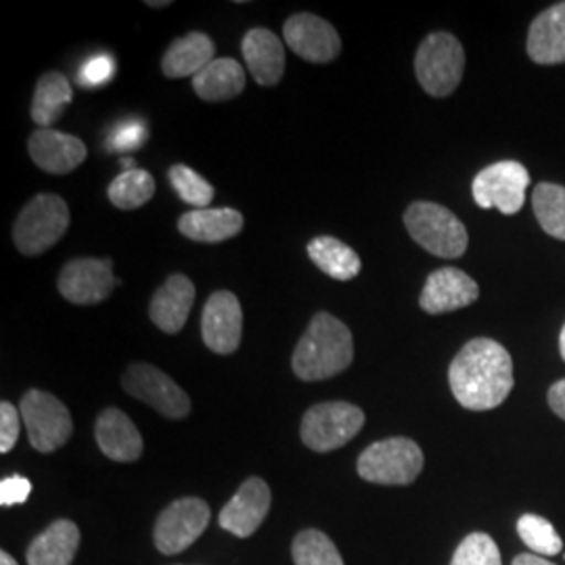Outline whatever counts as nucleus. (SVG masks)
Here are the masks:
<instances>
[{
	"mask_svg": "<svg viewBox=\"0 0 565 565\" xmlns=\"http://www.w3.org/2000/svg\"><path fill=\"white\" fill-rule=\"evenodd\" d=\"M548 406L553 408V413L557 417H562L565 422V380L551 385V390H548Z\"/></svg>",
	"mask_w": 565,
	"mask_h": 565,
	"instance_id": "38",
	"label": "nucleus"
},
{
	"mask_svg": "<svg viewBox=\"0 0 565 565\" xmlns=\"http://www.w3.org/2000/svg\"><path fill=\"white\" fill-rule=\"evenodd\" d=\"M20 408L2 401L0 403V452H11L20 438Z\"/></svg>",
	"mask_w": 565,
	"mask_h": 565,
	"instance_id": "36",
	"label": "nucleus"
},
{
	"mask_svg": "<svg viewBox=\"0 0 565 565\" xmlns=\"http://www.w3.org/2000/svg\"><path fill=\"white\" fill-rule=\"evenodd\" d=\"M32 162L49 174H70L86 160V145L72 135L53 128H39L28 142Z\"/></svg>",
	"mask_w": 565,
	"mask_h": 565,
	"instance_id": "17",
	"label": "nucleus"
},
{
	"mask_svg": "<svg viewBox=\"0 0 565 565\" xmlns=\"http://www.w3.org/2000/svg\"><path fill=\"white\" fill-rule=\"evenodd\" d=\"M354 361V340L345 324L329 312H317L296 345L291 369L302 382H323Z\"/></svg>",
	"mask_w": 565,
	"mask_h": 565,
	"instance_id": "2",
	"label": "nucleus"
},
{
	"mask_svg": "<svg viewBox=\"0 0 565 565\" xmlns=\"http://www.w3.org/2000/svg\"><path fill=\"white\" fill-rule=\"evenodd\" d=\"M364 425V413L356 404L321 403L310 406L303 415L300 436L315 452H331L348 445Z\"/></svg>",
	"mask_w": 565,
	"mask_h": 565,
	"instance_id": "7",
	"label": "nucleus"
},
{
	"mask_svg": "<svg viewBox=\"0 0 565 565\" xmlns=\"http://www.w3.org/2000/svg\"><path fill=\"white\" fill-rule=\"evenodd\" d=\"M109 258H78L65 264L57 279L60 294L67 302L93 306L111 296L118 279L114 277Z\"/></svg>",
	"mask_w": 565,
	"mask_h": 565,
	"instance_id": "12",
	"label": "nucleus"
},
{
	"mask_svg": "<svg viewBox=\"0 0 565 565\" xmlns=\"http://www.w3.org/2000/svg\"><path fill=\"white\" fill-rule=\"evenodd\" d=\"M30 492H32L30 480H25V478H21V476L4 478V480L0 482V505H21V503L28 501Z\"/></svg>",
	"mask_w": 565,
	"mask_h": 565,
	"instance_id": "37",
	"label": "nucleus"
},
{
	"mask_svg": "<svg viewBox=\"0 0 565 565\" xmlns=\"http://www.w3.org/2000/svg\"><path fill=\"white\" fill-rule=\"evenodd\" d=\"M121 166H124V172H128V170H137V168H135V160H130V158H124V160H121Z\"/></svg>",
	"mask_w": 565,
	"mask_h": 565,
	"instance_id": "42",
	"label": "nucleus"
},
{
	"mask_svg": "<svg viewBox=\"0 0 565 565\" xmlns=\"http://www.w3.org/2000/svg\"><path fill=\"white\" fill-rule=\"evenodd\" d=\"M95 438L103 455L116 463L141 459L142 436L132 419L120 408H105L95 424Z\"/></svg>",
	"mask_w": 565,
	"mask_h": 565,
	"instance_id": "18",
	"label": "nucleus"
},
{
	"mask_svg": "<svg viewBox=\"0 0 565 565\" xmlns=\"http://www.w3.org/2000/svg\"><path fill=\"white\" fill-rule=\"evenodd\" d=\"M156 193V181L147 170H128L116 177L107 189V198L118 210H137Z\"/></svg>",
	"mask_w": 565,
	"mask_h": 565,
	"instance_id": "29",
	"label": "nucleus"
},
{
	"mask_svg": "<svg viewBox=\"0 0 565 565\" xmlns=\"http://www.w3.org/2000/svg\"><path fill=\"white\" fill-rule=\"evenodd\" d=\"M448 384L467 411H492L505 403L515 384L511 354L494 340H471L450 363Z\"/></svg>",
	"mask_w": 565,
	"mask_h": 565,
	"instance_id": "1",
	"label": "nucleus"
},
{
	"mask_svg": "<svg viewBox=\"0 0 565 565\" xmlns=\"http://www.w3.org/2000/svg\"><path fill=\"white\" fill-rule=\"evenodd\" d=\"M20 413L30 445L39 452H55L65 445L74 431L67 406L49 392L28 390L21 396Z\"/></svg>",
	"mask_w": 565,
	"mask_h": 565,
	"instance_id": "8",
	"label": "nucleus"
},
{
	"mask_svg": "<svg viewBox=\"0 0 565 565\" xmlns=\"http://www.w3.org/2000/svg\"><path fill=\"white\" fill-rule=\"evenodd\" d=\"M559 352H562V359L565 361V324L562 329V335H559Z\"/></svg>",
	"mask_w": 565,
	"mask_h": 565,
	"instance_id": "43",
	"label": "nucleus"
},
{
	"mask_svg": "<svg viewBox=\"0 0 565 565\" xmlns=\"http://www.w3.org/2000/svg\"><path fill=\"white\" fill-rule=\"evenodd\" d=\"M147 141V128L142 121H126L120 124L107 139L109 151L116 153H128L139 149Z\"/></svg>",
	"mask_w": 565,
	"mask_h": 565,
	"instance_id": "34",
	"label": "nucleus"
},
{
	"mask_svg": "<svg viewBox=\"0 0 565 565\" xmlns=\"http://www.w3.org/2000/svg\"><path fill=\"white\" fill-rule=\"evenodd\" d=\"M195 302V285L186 275H170L162 287L153 294L149 303V317L163 333H181L191 308Z\"/></svg>",
	"mask_w": 565,
	"mask_h": 565,
	"instance_id": "19",
	"label": "nucleus"
},
{
	"mask_svg": "<svg viewBox=\"0 0 565 565\" xmlns=\"http://www.w3.org/2000/svg\"><path fill=\"white\" fill-rule=\"evenodd\" d=\"M121 385L130 396L149 404L168 419H184L191 413L186 392L153 364H130L121 375Z\"/></svg>",
	"mask_w": 565,
	"mask_h": 565,
	"instance_id": "10",
	"label": "nucleus"
},
{
	"mask_svg": "<svg viewBox=\"0 0 565 565\" xmlns=\"http://www.w3.org/2000/svg\"><path fill=\"white\" fill-rule=\"evenodd\" d=\"M530 186V172L524 163L497 162L478 172L471 191L473 202L484 210H499L505 216L518 214L525 203V191Z\"/></svg>",
	"mask_w": 565,
	"mask_h": 565,
	"instance_id": "9",
	"label": "nucleus"
},
{
	"mask_svg": "<svg viewBox=\"0 0 565 565\" xmlns=\"http://www.w3.org/2000/svg\"><path fill=\"white\" fill-rule=\"evenodd\" d=\"M525 49L539 65L565 63V2L548 7L532 21Z\"/></svg>",
	"mask_w": 565,
	"mask_h": 565,
	"instance_id": "21",
	"label": "nucleus"
},
{
	"mask_svg": "<svg viewBox=\"0 0 565 565\" xmlns=\"http://www.w3.org/2000/svg\"><path fill=\"white\" fill-rule=\"evenodd\" d=\"M296 565H343L342 555L333 541L321 530H303L291 546Z\"/></svg>",
	"mask_w": 565,
	"mask_h": 565,
	"instance_id": "30",
	"label": "nucleus"
},
{
	"mask_svg": "<svg viewBox=\"0 0 565 565\" xmlns=\"http://www.w3.org/2000/svg\"><path fill=\"white\" fill-rule=\"evenodd\" d=\"M450 565H503L501 551L490 534L473 532L457 546Z\"/></svg>",
	"mask_w": 565,
	"mask_h": 565,
	"instance_id": "33",
	"label": "nucleus"
},
{
	"mask_svg": "<svg viewBox=\"0 0 565 565\" xmlns=\"http://www.w3.org/2000/svg\"><path fill=\"white\" fill-rule=\"evenodd\" d=\"M463 44L448 32L425 36L415 55V74L427 95L450 97L463 81Z\"/></svg>",
	"mask_w": 565,
	"mask_h": 565,
	"instance_id": "4",
	"label": "nucleus"
},
{
	"mask_svg": "<svg viewBox=\"0 0 565 565\" xmlns=\"http://www.w3.org/2000/svg\"><path fill=\"white\" fill-rule=\"evenodd\" d=\"M534 216L546 235L565 242V186L555 182H541L532 195Z\"/></svg>",
	"mask_w": 565,
	"mask_h": 565,
	"instance_id": "28",
	"label": "nucleus"
},
{
	"mask_svg": "<svg viewBox=\"0 0 565 565\" xmlns=\"http://www.w3.org/2000/svg\"><path fill=\"white\" fill-rule=\"evenodd\" d=\"M179 231L198 243H223L243 231V214L233 207L191 210L179 218Z\"/></svg>",
	"mask_w": 565,
	"mask_h": 565,
	"instance_id": "22",
	"label": "nucleus"
},
{
	"mask_svg": "<svg viewBox=\"0 0 565 565\" xmlns=\"http://www.w3.org/2000/svg\"><path fill=\"white\" fill-rule=\"evenodd\" d=\"M72 84L60 74V72H49L39 78L34 99H32V120L36 121L41 128H51L55 121L63 116V107L72 102Z\"/></svg>",
	"mask_w": 565,
	"mask_h": 565,
	"instance_id": "27",
	"label": "nucleus"
},
{
	"mask_svg": "<svg viewBox=\"0 0 565 565\" xmlns=\"http://www.w3.org/2000/svg\"><path fill=\"white\" fill-rule=\"evenodd\" d=\"M168 179L172 182V186L179 193L182 202L189 203L198 210L210 207V203L214 200V186L189 166H182V163L172 166L168 172Z\"/></svg>",
	"mask_w": 565,
	"mask_h": 565,
	"instance_id": "32",
	"label": "nucleus"
},
{
	"mask_svg": "<svg viewBox=\"0 0 565 565\" xmlns=\"http://www.w3.org/2000/svg\"><path fill=\"white\" fill-rule=\"evenodd\" d=\"M270 488L260 478H249L243 482L237 494L224 505L218 522L226 532L247 539L252 536L268 515Z\"/></svg>",
	"mask_w": 565,
	"mask_h": 565,
	"instance_id": "16",
	"label": "nucleus"
},
{
	"mask_svg": "<svg viewBox=\"0 0 565 565\" xmlns=\"http://www.w3.org/2000/svg\"><path fill=\"white\" fill-rule=\"evenodd\" d=\"M203 343L216 354H233L243 335L242 303L233 291H216L205 302L202 315Z\"/></svg>",
	"mask_w": 565,
	"mask_h": 565,
	"instance_id": "14",
	"label": "nucleus"
},
{
	"mask_svg": "<svg viewBox=\"0 0 565 565\" xmlns=\"http://www.w3.org/2000/svg\"><path fill=\"white\" fill-rule=\"evenodd\" d=\"M310 260L323 270L327 277L335 281H352L361 275L363 263L361 256L345 243L335 237H315L306 247Z\"/></svg>",
	"mask_w": 565,
	"mask_h": 565,
	"instance_id": "26",
	"label": "nucleus"
},
{
	"mask_svg": "<svg viewBox=\"0 0 565 565\" xmlns=\"http://www.w3.org/2000/svg\"><path fill=\"white\" fill-rule=\"evenodd\" d=\"M243 60L260 86L279 84L285 74L282 42L266 28L249 30L242 42Z\"/></svg>",
	"mask_w": 565,
	"mask_h": 565,
	"instance_id": "20",
	"label": "nucleus"
},
{
	"mask_svg": "<svg viewBox=\"0 0 565 565\" xmlns=\"http://www.w3.org/2000/svg\"><path fill=\"white\" fill-rule=\"evenodd\" d=\"M424 450L408 438H387L369 446L359 457V476L382 486L413 484L424 469Z\"/></svg>",
	"mask_w": 565,
	"mask_h": 565,
	"instance_id": "6",
	"label": "nucleus"
},
{
	"mask_svg": "<svg viewBox=\"0 0 565 565\" xmlns=\"http://www.w3.org/2000/svg\"><path fill=\"white\" fill-rule=\"evenodd\" d=\"M518 534L524 541L525 546H530L539 555H559L564 551V541L559 539L557 530L553 524L534 513H525L518 520Z\"/></svg>",
	"mask_w": 565,
	"mask_h": 565,
	"instance_id": "31",
	"label": "nucleus"
},
{
	"mask_svg": "<svg viewBox=\"0 0 565 565\" xmlns=\"http://www.w3.org/2000/svg\"><path fill=\"white\" fill-rule=\"evenodd\" d=\"M0 565H20V564H18V562H15V559H13V557H11V555H9V553H7V551H2V553H0Z\"/></svg>",
	"mask_w": 565,
	"mask_h": 565,
	"instance_id": "40",
	"label": "nucleus"
},
{
	"mask_svg": "<svg viewBox=\"0 0 565 565\" xmlns=\"http://www.w3.org/2000/svg\"><path fill=\"white\" fill-rule=\"evenodd\" d=\"M245 88L242 63L231 57L214 60L193 78V90L207 103L228 102L239 97Z\"/></svg>",
	"mask_w": 565,
	"mask_h": 565,
	"instance_id": "25",
	"label": "nucleus"
},
{
	"mask_svg": "<svg viewBox=\"0 0 565 565\" xmlns=\"http://www.w3.org/2000/svg\"><path fill=\"white\" fill-rule=\"evenodd\" d=\"M480 298V287L467 273L445 266L431 273L419 296V306L427 315H446L461 310Z\"/></svg>",
	"mask_w": 565,
	"mask_h": 565,
	"instance_id": "15",
	"label": "nucleus"
},
{
	"mask_svg": "<svg viewBox=\"0 0 565 565\" xmlns=\"http://www.w3.org/2000/svg\"><path fill=\"white\" fill-rule=\"evenodd\" d=\"M210 507L198 497H184L166 507L153 530V541L163 555H177L193 545L210 524Z\"/></svg>",
	"mask_w": 565,
	"mask_h": 565,
	"instance_id": "11",
	"label": "nucleus"
},
{
	"mask_svg": "<svg viewBox=\"0 0 565 565\" xmlns=\"http://www.w3.org/2000/svg\"><path fill=\"white\" fill-rule=\"evenodd\" d=\"M511 565H555L551 564V562H546L543 557H539V555H530V553H522V555H518L515 559H513V564Z\"/></svg>",
	"mask_w": 565,
	"mask_h": 565,
	"instance_id": "39",
	"label": "nucleus"
},
{
	"mask_svg": "<svg viewBox=\"0 0 565 565\" xmlns=\"http://www.w3.org/2000/svg\"><path fill=\"white\" fill-rule=\"evenodd\" d=\"M216 46L203 32H191L172 42L163 53L162 72L166 78H189L198 76L203 67L216 60Z\"/></svg>",
	"mask_w": 565,
	"mask_h": 565,
	"instance_id": "24",
	"label": "nucleus"
},
{
	"mask_svg": "<svg viewBox=\"0 0 565 565\" xmlns=\"http://www.w3.org/2000/svg\"><path fill=\"white\" fill-rule=\"evenodd\" d=\"M70 226V207L53 193H41L23 210L13 226V242L23 256H41L60 243Z\"/></svg>",
	"mask_w": 565,
	"mask_h": 565,
	"instance_id": "5",
	"label": "nucleus"
},
{
	"mask_svg": "<svg viewBox=\"0 0 565 565\" xmlns=\"http://www.w3.org/2000/svg\"><path fill=\"white\" fill-rule=\"evenodd\" d=\"M282 36L298 57L310 63H331L342 53L338 30L312 13L291 15L282 25Z\"/></svg>",
	"mask_w": 565,
	"mask_h": 565,
	"instance_id": "13",
	"label": "nucleus"
},
{
	"mask_svg": "<svg viewBox=\"0 0 565 565\" xmlns=\"http://www.w3.org/2000/svg\"><path fill=\"white\" fill-rule=\"evenodd\" d=\"M145 4H147V7H156V9H163V7H170L172 2H170V0H162V2H153V0H147Z\"/></svg>",
	"mask_w": 565,
	"mask_h": 565,
	"instance_id": "41",
	"label": "nucleus"
},
{
	"mask_svg": "<svg viewBox=\"0 0 565 565\" xmlns=\"http://www.w3.org/2000/svg\"><path fill=\"white\" fill-rule=\"evenodd\" d=\"M114 72H116L114 60L107 57V55H97V57H90L82 65L78 82L84 88H97L105 82L111 81Z\"/></svg>",
	"mask_w": 565,
	"mask_h": 565,
	"instance_id": "35",
	"label": "nucleus"
},
{
	"mask_svg": "<svg viewBox=\"0 0 565 565\" xmlns=\"http://www.w3.org/2000/svg\"><path fill=\"white\" fill-rule=\"evenodd\" d=\"M408 235L438 258H461L469 245L465 224L445 205L411 203L404 212Z\"/></svg>",
	"mask_w": 565,
	"mask_h": 565,
	"instance_id": "3",
	"label": "nucleus"
},
{
	"mask_svg": "<svg viewBox=\"0 0 565 565\" xmlns=\"http://www.w3.org/2000/svg\"><path fill=\"white\" fill-rule=\"evenodd\" d=\"M81 545V530L70 520H57L41 532L25 553L28 565H70Z\"/></svg>",
	"mask_w": 565,
	"mask_h": 565,
	"instance_id": "23",
	"label": "nucleus"
}]
</instances>
